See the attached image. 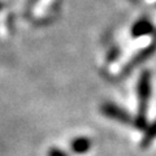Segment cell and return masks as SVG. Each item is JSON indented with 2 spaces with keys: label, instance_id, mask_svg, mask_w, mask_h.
<instances>
[{
  "label": "cell",
  "instance_id": "1",
  "mask_svg": "<svg viewBox=\"0 0 156 156\" xmlns=\"http://www.w3.org/2000/svg\"><path fill=\"white\" fill-rule=\"evenodd\" d=\"M151 96V73L143 70L138 81V113L134 120V126L139 130H146L147 126V107Z\"/></svg>",
  "mask_w": 156,
  "mask_h": 156
},
{
  "label": "cell",
  "instance_id": "2",
  "mask_svg": "<svg viewBox=\"0 0 156 156\" xmlns=\"http://www.w3.org/2000/svg\"><path fill=\"white\" fill-rule=\"evenodd\" d=\"M100 111L105 117H109L112 120H116L122 124H131L134 122V120L131 119V116L126 112L125 109H122L121 107L116 105L113 103H104L101 104Z\"/></svg>",
  "mask_w": 156,
  "mask_h": 156
},
{
  "label": "cell",
  "instance_id": "3",
  "mask_svg": "<svg viewBox=\"0 0 156 156\" xmlns=\"http://www.w3.org/2000/svg\"><path fill=\"white\" fill-rule=\"evenodd\" d=\"M156 51V44L154 43V44H151L148 46L147 48H143L140 52H138L134 57H131L129 62L124 66V69H122V76H128L129 73L134 69V68H136L139 64H142L143 61H146L148 57H151L154 55V52Z\"/></svg>",
  "mask_w": 156,
  "mask_h": 156
},
{
  "label": "cell",
  "instance_id": "4",
  "mask_svg": "<svg viewBox=\"0 0 156 156\" xmlns=\"http://www.w3.org/2000/svg\"><path fill=\"white\" fill-rule=\"evenodd\" d=\"M70 147L74 154H78V155L86 154L91 148V140L87 136H78L74 140H72Z\"/></svg>",
  "mask_w": 156,
  "mask_h": 156
},
{
  "label": "cell",
  "instance_id": "5",
  "mask_svg": "<svg viewBox=\"0 0 156 156\" xmlns=\"http://www.w3.org/2000/svg\"><path fill=\"white\" fill-rule=\"evenodd\" d=\"M154 30L151 22L147 21V20H139L138 22L134 23L133 29H131V35L133 37H143V35H147L151 31Z\"/></svg>",
  "mask_w": 156,
  "mask_h": 156
},
{
  "label": "cell",
  "instance_id": "6",
  "mask_svg": "<svg viewBox=\"0 0 156 156\" xmlns=\"http://www.w3.org/2000/svg\"><path fill=\"white\" fill-rule=\"evenodd\" d=\"M155 138H156V121H154V122L146 129V133L142 138V142H140V147L147 148Z\"/></svg>",
  "mask_w": 156,
  "mask_h": 156
},
{
  "label": "cell",
  "instance_id": "7",
  "mask_svg": "<svg viewBox=\"0 0 156 156\" xmlns=\"http://www.w3.org/2000/svg\"><path fill=\"white\" fill-rule=\"evenodd\" d=\"M48 156H69L66 152H64L60 148H56V147H53V148H50L48 150Z\"/></svg>",
  "mask_w": 156,
  "mask_h": 156
}]
</instances>
